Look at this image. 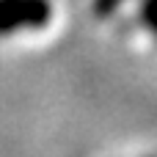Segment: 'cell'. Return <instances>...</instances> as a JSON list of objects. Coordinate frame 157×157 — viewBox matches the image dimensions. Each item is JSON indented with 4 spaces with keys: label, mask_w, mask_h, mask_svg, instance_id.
<instances>
[{
    "label": "cell",
    "mask_w": 157,
    "mask_h": 157,
    "mask_svg": "<svg viewBox=\"0 0 157 157\" xmlns=\"http://www.w3.org/2000/svg\"><path fill=\"white\" fill-rule=\"evenodd\" d=\"M124 0H94V14L97 17H110Z\"/></svg>",
    "instance_id": "7a4b0ae2"
},
{
    "label": "cell",
    "mask_w": 157,
    "mask_h": 157,
    "mask_svg": "<svg viewBox=\"0 0 157 157\" xmlns=\"http://www.w3.org/2000/svg\"><path fill=\"white\" fill-rule=\"evenodd\" d=\"M52 19L50 0H0V36L39 30Z\"/></svg>",
    "instance_id": "6da1fadb"
}]
</instances>
